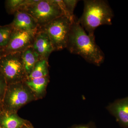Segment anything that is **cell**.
Segmentation results:
<instances>
[{"instance_id":"21","label":"cell","mask_w":128,"mask_h":128,"mask_svg":"<svg viewBox=\"0 0 128 128\" xmlns=\"http://www.w3.org/2000/svg\"><path fill=\"white\" fill-rule=\"evenodd\" d=\"M2 50L0 48V56L2 55Z\"/></svg>"},{"instance_id":"9","label":"cell","mask_w":128,"mask_h":128,"mask_svg":"<svg viewBox=\"0 0 128 128\" xmlns=\"http://www.w3.org/2000/svg\"><path fill=\"white\" fill-rule=\"evenodd\" d=\"M106 108L121 125L128 128V96L116 100Z\"/></svg>"},{"instance_id":"13","label":"cell","mask_w":128,"mask_h":128,"mask_svg":"<svg viewBox=\"0 0 128 128\" xmlns=\"http://www.w3.org/2000/svg\"><path fill=\"white\" fill-rule=\"evenodd\" d=\"M22 57L25 72L28 77L32 71L35 64L40 59L32 46L22 52Z\"/></svg>"},{"instance_id":"22","label":"cell","mask_w":128,"mask_h":128,"mask_svg":"<svg viewBox=\"0 0 128 128\" xmlns=\"http://www.w3.org/2000/svg\"><path fill=\"white\" fill-rule=\"evenodd\" d=\"M0 128H2V127H1V126H0Z\"/></svg>"},{"instance_id":"20","label":"cell","mask_w":128,"mask_h":128,"mask_svg":"<svg viewBox=\"0 0 128 128\" xmlns=\"http://www.w3.org/2000/svg\"><path fill=\"white\" fill-rule=\"evenodd\" d=\"M2 111H3V110H2V106L1 105H0V114Z\"/></svg>"},{"instance_id":"14","label":"cell","mask_w":128,"mask_h":128,"mask_svg":"<svg viewBox=\"0 0 128 128\" xmlns=\"http://www.w3.org/2000/svg\"><path fill=\"white\" fill-rule=\"evenodd\" d=\"M48 60L40 59L34 66V68L27 79H32L48 76ZM26 79V80H27Z\"/></svg>"},{"instance_id":"19","label":"cell","mask_w":128,"mask_h":128,"mask_svg":"<svg viewBox=\"0 0 128 128\" xmlns=\"http://www.w3.org/2000/svg\"><path fill=\"white\" fill-rule=\"evenodd\" d=\"M73 128H91L89 125H79L74 127Z\"/></svg>"},{"instance_id":"17","label":"cell","mask_w":128,"mask_h":128,"mask_svg":"<svg viewBox=\"0 0 128 128\" xmlns=\"http://www.w3.org/2000/svg\"><path fill=\"white\" fill-rule=\"evenodd\" d=\"M78 1L79 0H63L66 11L72 18H74L75 17L74 14V10Z\"/></svg>"},{"instance_id":"1","label":"cell","mask_w":128,"mask_h":128,"mask_svg":"<svg viewBox=\"0 0 128 128\" xmlns=\"http://www.w3.org/2000/svg\"><path fill=\"white\" fill-rule=\"evenodd\" d=\"M66 48L71 54L80 55L96 66H100L105 60L104 54L96 44L95 36L88 34L76 17L72 22Z\"/></svg>"},{"instance_id":"6","label":"cell","mask_w":128,"mask_h":128,"mask_svg":"<svg viewBox=\"0 0 128 128\" xmlns=\"http://www.w3.org/2000/svg\"><path fill=\"white\" fill-rule=\"evenodd\" d=\"M0 71L5 77L8 85L25 82L28 77L22 52L11 53L0 56Z\"/></svg>"},{"instance_id":"18","label":"cell","mask_w":128,"mask_h":128,"mask_svg":"<svg viewBox=\"0 0 128 128\" xmlns=\"http://www.w3.org/2000/svg\"><path fill=\"white\" fill-rule=\"evenodd\" d=\"M8 84L4 76L0 71V105L2 106V102Z\"/></svg>"},{"instance_id":"5","label":"cell","mask_w":128,"mask_h":128,"mask_svg":"<svg viewBox=\"0 0 128 128\" xmlns=\"http://www.w3.org/2000/svg\"><path fill=\"white\" fill-rule=\"evenodd\" d=\"M74 19L63 15L43 26L38 28L48 34L54 51L66 48Z\"/></svg>"},{"instance_id":"12","label":"cell","mask_w":128,"mask_h":128,"mask_svg":"<svg viewBox=\"0 0 128 128\" xmlns=\"http://www.w3.org/2000/svg\"><path fill=\"white\" fill-rule=\"evenodd\" d=\"M48 81V76L41 78L27 79L25 82L33 92L37 98H39L45 92Z\"/></svg>"},{"instance_id":"11","label":"cell","mask_w":128,"mask_h":128,"mask_svg":"<svg viewBox=\"0 0 128 128\" xmlns=\"http://www.w3.org/2000/svg\"><path fill=\"white\" fill-rule=\"evenodd\" d=\"M25 123L17 113L2 111L0 114V126L2 128H21Z\"/></svg>"},{"instance_id":"7","label":"cell","mask_w":128,"mask_h":128,"mask_svg":"<svg viewBox=\"0 0 128 128\" xmlns=\"http://www.w3.org/2000/svg\"><path fill=\"white\" fill-rule=\"evenodd\" d=\"M36 33L13 28L9 43L2 50V55L11 53L22 52L32 46Z\"/></svg>"},{"instance_id":"15","label":"cell","mask_w":128,"mask_h":128,"mask_svg":"<svg viewBox=\"0 0 128 128\" xmlns=\"http://www.w3.org/2000/svg\"><path fill=\"white\" fill-rule=\"evenodd\" d=\"M13 29L10 24L4 26H0V48L2 50L9 43Z\"/></svg>"},{"instance_id":"3","label":"cell","mask_w":128,"mask_h":128,"mask_svg":"<svg viewBox=\"0 0 128 128\" xmlns=\"http://www.w3.org/2000/svg\"><path fill=\"white\" fill-rule=\"evenodd\" d=\"M19 10L32 16L39 28L64 15L56 0H29L26 4Z\"/></svg>"},{"instance_id":"10","label":"cell","mask_w":128,"mask_h":128,"mask_svg":"<svg viewBox=\"0 0 128 128\" xmlns=\"http://www.w3.org/2000/svg\"><path fill=\"white\" fill-rule=\"evenodd\" d=\"M14 20L10 24L14 29L36 32L38 25L34 18L29 14L22 11H18L14 14Z\"/></svg>"},{"instance_id":"16","label":"cell","mask_w":128,"mask_h":128,"mask_svg":"<svg viewBox=\"0 0 128 128\" xmlns=\"http://www.w3.org/2000/svg\"><path fill=\"white\" fill-rule=\"evenodd\" d=\"M24 0H7L5 1V7L8 14H13L19 10L23 6Z\"/></svg>"},{"instance_id":"8","label":"cell","mask_w":128,"mask_h":128,"mask_svg":"<svg viewBox=\"0 0 128 128\" xmlns=\"http://www.w3.org/2000/svg\"><path fill=\"white\" fill-rule=\"evenodd\" d=\"M32 47L40 59L48 60L51 53L54 51L48 34L39 28L35 33Z\"/></svg>"},{"instance_id":"2","label":"cell","mask_w":128,"mask_h":128,"mask_svg":"<svg viewBox=\"0 0 128 128\" xmlns=\"http://www.w3.org/2000/svg\"><path fill=\"white\" fill-rule=\"evenodd\" d=\"M82 16L78 21L88 34L94 36L96 28L102 25H111L113 12L107 2L103 0L84 1Z\"/></svg>"},{"instance_id":"4","label":"cell","mask_w":128,"mask_h":128,"mask_svg":"<svg viewBox=\"0 0 128 128\" xmlns=\"http://www.w3.org/2000/svg\"><path fill=\"white\" fill-rule=\"evenodd\" d=\"M35 94L24 82L8 85L2 103L3 111L17 113L22 107L36 100Z\"/></svg>"}]
</instances>
